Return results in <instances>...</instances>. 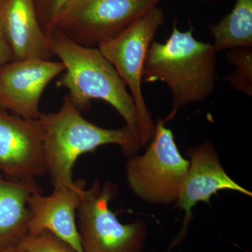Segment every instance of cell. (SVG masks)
<instances>
[{
    "label": "cell",
    "instance_id": "cell-16",
    "mask_svg": "<svg viewBox=\"0 0 252 252\" xmlns=\"http://www.w3.org/2000/svg\"><path fill=\"white\" fill-rule=\"evenodd\" d=\"M21 252H77L65 242L48 231L37 235H27L18 243Z\"/></svg>",
    "mask_w": 252,
    "mask_h": 252
},
{
    "label": "cell",
    "instance_id": "cell-10",
    "mask_svg": "<svg viewBox=\"0 0 252 252\" xmlns=\"http://www.w3.org/2000/svg\"><path fill=\"white\" fill-rule=\"evenodd\" d=\"M61 61H13L0 69V108L28 120L39 119V102L51 81L64 72Z\"/></svg>",
    "mask_w": 252,
    "mask_h": 252
},
{
    "label": "cell",
    "instance_id": "cell-12",
    "mask_svg": "<svg viewBox=\"0 0 252 252\" xmlns=\"http://www.w3.org/2000/svg\"><path fill=\"white\" fill-rule=\"evenodd\" d=\"M0 29L14 61L51 60L49 37L41 29L34 0H3Z\"/></svg>",
    "mask_w": 252,
    "mask_h": 252
},
{
    "label": "cell",
    "instance_id": "cell-5",
    "mask_svg": "<svg viewBox=\"0 0 252 252\" xmlns=\"http://www.w3.org/2000/svg\"><path fill=\"white\" fill-rule=\"evenodd\" d=\"M164 19L163 11L156 6L119 35L98 46L101 54L112 64L134 99L142 146L152 140L155 128L142 91L144 63L149 46Z\"/></svg>",
    "mask_w": 252,
    "mask_h": 252
},
{
    "label": "cell",
    "instance_id": "cell-7",
    "mask_svg": "<svg viewBox=\"0 0 252 252\" xmlns=\"http://www.w3.org/2000/svg\"><path fill=\"white\" fill-rule=\"evenodd\" d=\"M160 0H72L56 23L62 32L80 45L98 46L116 37L157 6Z\"/></svg>",
    "mask_w": 252,
    "mask_h": 252
},
{
    "label": "cell",
    "instance_id": "cell-4",
    "mask_svg": "<svg viewBox=\"0 0 252 252\" xmlns=\"http://www.w3.org/2000/svg\"><path fill=\"white\" fill-rule=\"evenodd\" d=\"M189 165L173 132L158 119L147 151L130 157L126 163V181L131 191L144 203L175 205Z\"/></svg>",
    "mask_w": 252,
    "mask_h": 252
},
{
    "label": "cell",
    "instance_id": "cell-8",
    "mask_svg": "<svg viewBox=\"0 0 252 252\" xmlns=\"http://www.w3.org/2000/svg\"><path fill=\"white\" fill-rule=\"evenodd\" d=\"M190 158L187 175L181 187L175 206L184 212L183 223L180 233L167 252L183 241L187 234L192 209L198 203L210 204L212 197L220 190H229L252 197V193L230 178L222 167L215 146L206 141L187 150Z\"/></svg>",
    "mask_w": 252,
    "mask_h": 252
},
{
    "label": "cell",
    "instance_id": "cell-13",
    "mask_svg": "<svg viewBox=\"0 0 252 252\" xmlns=\"http://www.w3.org/2000/svg\"><path fill=\"white\" fill-rule=\"evenodd\" d=\"M40 191L36 182L6 178L0 174V252L16 245L28 233L32 193Z\"/></svg>",
    "mask_w": 252,
    "mask_h": 252
},
{
    "label": "cell",
    "instance_id": "cell-14",
    "mask_svg": "<svg viewBox=\"0 0 252 252\" xmlns=\"http://www.w3.org/2000/svg\"><path fill=\"white\" fill-rule=\"evenodd\" d=\"M209 29L217 52L252 47V0H236L230 14Z\"/></svg>",
    "mask_w": 252,
    "mask_h": 252
},
{
    "label": "cell",
    "instance_id": "cell-17",
    "mask_svg": "<svg viewBox=\"0 0 252 252\" xmlns=\"http://www.w3.org/2000/svg\"><path fill=\"white\" fill-rule=\"evenodd\" d=\"M13 61L14 60L11 50L0 29V69Z\"/></svg>",
    "mask_w": 252,
    "mask_h": 252
},
{
    "label": "cell",
    "instance_id": "cell-3",
    "mask_svg": "<svg viewBox=\"0 0 252 252\" xmlns=\"http://www.w3.org/2000/svg\"><path fill=\"white\" fill-rule=\"evenodd\" d=\"M49 46L52 56L59 58L65 68L59 86L67 89L72 104L81 112L89 107L93 99L104 101L117 110L126 126L139 137L134 99L98 48L80 45L58 31L49 36Z\"/></svg>",
    "mask_w": 252,
    "mask_h": 252
},
{
    "label": "cell",
    "instance_id": "cell-19",
    "mask_svg": "<svg viewBox=\"0 0 252 252\" xmlns=\"http://www.w3.org/2000/svg\"><path fill=\"white\" fill-rule=\"evenodd\" d=\"M3 0H0V4H1V1H2Z\"/></svg>",
    "mask_w": 252,
    "mask_h": 252
},
{
    "label": "cell",
    "instance_id": "cell-11",
    "mask_svg": "<svg viewBox=\"0 0 252 252\" xmlns=\"http://www.w3.org/2000/svg\"><path fill=\"white\" fill-rule=\"evenodd\" d=\"M85 189L84 182H74L64 188L54 189L48 196L40 191L32 193L28 200L30 220L28 235L48 231L70 245L77 252H84L78 229L77 212Z\"/></svg>",
    "mask_w": 252,
    "mask_h": 252
},
{
    "label": "cell",
    "instance_id": "cell-2",
    "mask_svg": "<svg viewBox=\"0 0 252 252\" xmlns=\"http://www.w3.org/2000/svg\"><path fill=\"white\" fill-rule=\"evenodd\" d=\"M39 122L46 170L54 189L74 185L73 167L83 154L94 152L102 146L115 144L130 158L142 147L138 135L127 126L107 129L86 120L67 95L59 112L41 113Z\"/></svg>",
    "mask_w": 252,
    "mask_h": 252
},
{
    "label": "cell",
    "instance_id": "cell-18",
    "mask_svg": "<svg viewBox=\"0 0 252 252\" xmlns=\"http://www.w3.org/2000/svg\"><path fill=\"white\" fill-rule=\"evenodd\" d=\"M4 252H21L19 250H18L16 248H11L10 250H7V251Z\"/></svg>",
    "mask_w": 252,
    "mask_h": 252
},
{
    "label": "cell",
    "instance_id": "cell-6",
    "mask_svg": "<svg viewBox=\"0 0 252 252\" xmlns=\"http://www.w3.org/2000/svg\"><path fill=\"white\" fill-rule=\"evenodd\" d=\"M117 190L99 180L84 189L77 212L78 229L84 252H142L148 234L142 220L124 224L109 208Z\"/></svg>",
    "mask_w": 252,
    "mask_h": 252
},
{
    "label": "cell",
    "instance_id": "cell-9",
    "mask_svg": "<svg viewBox=\"0 0 252 252\" xmlns=\"http://www.w3.org/2000/svg\"><path fill=\"white\" fill-rule=\"evenodd\" d=\"M0 174L28 182L47 174L39 119L28 120L0 108Z\"/></svg>",
    "mask_w": 252,
    "mask_h": 252
},
{
    "label": "cell",
    "instance_id": "cell-1",
    "mask_svg": "<svg viewBox=\"0 0 252 252\" xmlns=\"http://www.w3.org/2000/svg\"><path fill=\"white\" fill-rule=\"evenodd\" d=\"M217 53L212 44L195 39L192 27L182 32L175 25L165 43L152 41L142 83L159 81L168 86L172 109L164 122L173 119L182 107L211 97L216 86Z\"/></svg>",
    "mask_w": 252,
    "mask_h": 252
},
{
    "label": "cell",
    "instance_id": "cell-15",
    "mask_svg": "<svg viewBox=\"0 0 252 252\" xmlns=\"http://www.w3.org/2000/svg\"><path fill=\"white\" fill-rule=\"evenodd\" d=\"M227 62L235 67L225 77L235 91L252 96V47L235 48L227 51Z\"/></svg>",
    "mask_w": 252,
    "mask_h": 252
}]
</instances>
